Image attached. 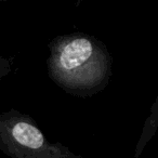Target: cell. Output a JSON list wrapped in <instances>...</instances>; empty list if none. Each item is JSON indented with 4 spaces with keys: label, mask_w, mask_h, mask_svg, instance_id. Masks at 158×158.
I'll use <instances>...</instances> for the list:
<instances>
[{
    "label": "cell",
    "mask_w": 158,
    "mask_h": 158,
    "mask_svg": "<svg viewBox=\"0 0 158 158\" xmlns=\"http://www.w3.org/2000/svg\"><path fill=\"white\" fill-rule=\"evenodd\" d=\"M92 51V44L89 40L85 38L75 39L64 47L60 56V63L65 69H74L86 63Z\"/></svg>",
    "instance_id": "obj_1"
},
{
    "label": "cell",
    "mask_w": 158,
    "mask_h": 158,
    "mask_svg": "<svg viewBox=\"0 0 158 158\" xmlns=\"http://www.w3.org/2000/svg\"><path fill=\"white\" fill-rule=\"evenodd\" d=\"M12 135L16 142L29 148H39L44 144V135L41 132L31 123L24 121H21L14 126Z\"/></svg>",
    "instance_id": "obj_2"
}]
</instances>
